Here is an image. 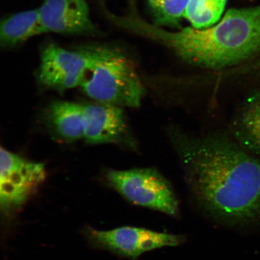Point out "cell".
<instances>
[{"label": "cell", "mask_w": 260, "mask_h": 260, "mask_svg": "<svg viewBox=\"0 0 260 260\" xmlns=\"http://www.w3.org/2000/svg\"><path fill=\"white\" fill-rule=\"evenodd\" d=\"M44 165L25 160L1 148L0 204L6 215L14 213L24 206L43 183Z\"/></svg>", "instance_id": "obj_7"}, {"label": "cell", "mask_w": 260, "mask_h": 260, "mask_svg": "<svg viewBox=\"0 0 260 260\" xmlns=\"http://www.w3.org/2000/svg\"><path fill=\"white\" fill-rule=\"evenodd\" d=\"M227 2L228 0H190L183 16L194 28L210 27L220 21Z\"/></svg>", "instance_id": "obj_13"}, {"label": "cell", "mask_w": 260, "mask_h": 260, "mask_svg": "<svg viewBox=\"0 0 260 260\" xmlns=\"http://www.w3.org/2000/svg\"><path fill=\"white\" fill-rule=\"evenodd\" d=\"M169 135L194 200L214 219L230 225L260 219V162L222 134Z\"/></svg>", "instance_id": "obj_1"}, {"label": "cell", "mask_w": 260, "mask_h": 260, "mask_svg": "<svg viewBox=\"0 0 260 260\" xmlns=\"http://www.w3.org/2000/svg\"><path fill=\"white\" fill-rule=\"evenodd\" d=\"M84 106V138L92 144L125 142L129 140L127 122L121 107L105 103Z\"/></svg>", "instance_id": "obj_9"}, {"label": "cell", "mask_w": 260, "mask_h": 260, "mask_svg": "<svg viewBox=\"0 0 260 260\" xmlns=\"http://www.w3.org/2000/svg\"><path fill=\"white\" fill-rule=\"evenodd\" d=\"M190 0H147L156 25L176 27Z\"/></svg>", "instance_id": "obj_14"}, {"label": "cell", "mask_w": 260, "mask_h": 260, "mask_svg": "<svg viewBox=\"0 0 260 260\" xmlns=\"http://www.w3.org/2000/svg\"><path fill=\"white\" fill-rule=\"evenodd\" d=\"M233 129L235 141L243 148L260 155V87L243 103Z\"/></svg>", "instance_id": "obj_10"}, {"label": "cell", "mask_w": 260, "mask_h": 260, "mask_svg": "<svg viewBox=\"0 0 260 260\" xmlns=\"http://www.w3.org/2000/svg\"><path fill=\"white\" fill-rule=\"evenodd\" d=\"M80 87L96 102L120 107H139L145 93L132 60L121 51L105 46Z\"/></svg>", "instance_id": "obj_3"}, {"label": "cell", "mask_w": 260, "mask_h": 260, "mask_svg": "<svg viewBox=\"0 0 260 260\" xmlns=\"http://www.w3.org/2000/svg\"><path fill=\"white\" fill-rule=\"evenodd\" d=\"M85 233L93 246L132 260L137 259L143 253L177 246L184 241L183 236L128 226L107 231L88 227Z\"/></svg>", "instance_id": "obj_6"}, {"label": "cell", "mask_w": 260, "mask_h": 260, "mask_svg": "<svg viewBox=\"0 0 260 260\" xmlns=\"http://www.w3.org/2000/svg\"><path fill=\"white\" fill-rule=\"evenodd\" d=\"M129 24L187 62L207 69L233 67L260 53V5L230 9L216 24L203 29L170 31L142 21Z\"/></svg>", "instance_id": "obj_2"}, {"label": "cell", "mask_w": 260, "mask_h": 260, "mask_svg": "<svg viewBox=\"0 0 260 260\" xmlns=\"http://www.w3.org/2000/svg\"><path fill=\"white\" fill-rule=\"evenodd\" d=\"M107 178L111 186L129 203L173 217L180 212L170 182L155 169L110 171Z\"/></svg>", "instance_id": "obj_4"}, {"label": "cell", "mask_w": 260, "mask_h": 260, "mask_svg": "<svg viewBox=\"0 0 260 260\" xmlns=\"http://www.w3.org/2000/svg\"><path fill=\"white\" fill-rule=\"evenodd\" d=\"M252 68L256 72L260 74V56L256 59L254 63H253Z\"/></svg>", "instance_id": "obj_15"}, {"label": "cell", "mask_w": 260, "mask_h": 260, "mask_svg": "<svg viewBox=\"0 0 260 260\" xmlns=\"http://www.w3.org/2000/svg\"><path fill=\"white\" fill-rule=\"evenodd\" d=\"M42 34L45 31L39 9L27 10L3 19L0 27V44L3 48H12Z\"/></svg>", "instance_id": "obj_12"}, {"label": "cell", "mask_w": 260, "mask_h": 260, "mask_svg": "<svg viewBox=\"0 0 260 260\" xmlns=\"http://www.w3.org/2000/svg\"><path fill=\"white\" fill-rule=\"evenodd\" d=\"M47 124L61 139L68 142L84 138V106L79 104L55 102L48 107Z\"/></svg>", "instance_id": "obj_11"}, {"label": "cell", "mask_w": 260, "mask_h": 260, "mask_svg": "<svg viewBox=\"0 0 260 260\" xmlns=\"http://www.w3.org/2000/svg\"><path fill=\"white\" fill-rule=\"evenodd\" d=\"M103 46L69 50L48 43L42 49L39 81L48 88L64 91L80 86L102 54Z\"/></svg>", "instance_id": "obj_5"}, {"label": "cell", "mask_w": 260, "mask_h": 260, "mask_svg": "<svg viewBox=\"0 0 260 260\" xmlns=\"http://www.w3.org/2000/svg\"><path fill=\"white\" fill-rule=\"evenodd\" d=\"M40 11L45 34L98 37L87 0H44Z\"/></svg>", "instance_id": "obj_8"}]
</instances>
